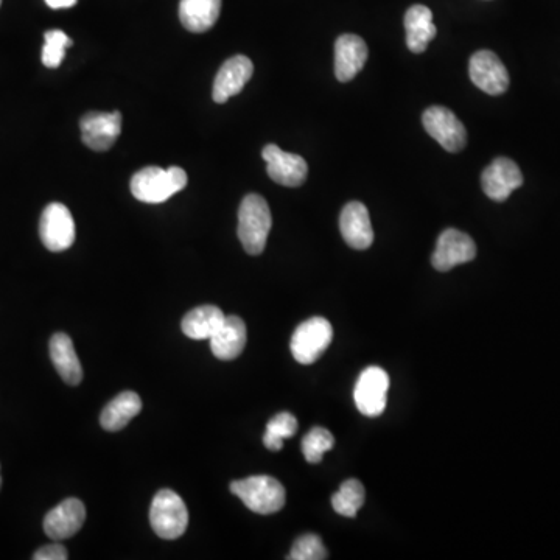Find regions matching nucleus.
<instances>
[{
    "label": "nucleus",
    "mask_w": 560,
    "mask_h": 560,
    "mask_svg": "<svg viewBox=\"0 0 560 560\" xmlns=\"http://www.w3.org/2000/svg\"><path fill=\"white\" fill-rule=\"evenodd\" d=\"M271 226L273 217L265 198L256 193L245 196L238 209V238L248 254L259 256L265 251Z\"/></svg>",
    "instance_id": "nucleus-1"
},
{
    "label": "nucleus",
    "mask_w": 560,
    "mask_h": 560,
    "mask_svg": "<svg viewBox=\"0 0 560 560\" xmlns=\"http://www.w3.org/2000/svg\"><path fill=\"white\" fill-rule=\"evenodd\" d=\"M189 178L181 167H145L131 179V193L142 203L159 204L187 186Z\"/></svg>",
    "instance_id": "nucleus-2"
},
{
    "label": "nucleus",
    "mask_w": 560,
    "mask_h": 560,
    "mask_svg": "<svg viewBox=\"0 0 560 560\" xmlns=\"http://www.w3.org/2000/svg\"><path fill=\"white\" fill-rule=\"evenodd\" d=\"M231 492L245 503L246 508L260 515H270L284 508L287 501L285 487L273 476H249L234 481Z\"/></svg>",
    "instance_id": "nucleus-3"
},
{
    "label": "nucleus",
    "mask_w": 560,
    "mask_h": 560,
    "mask_svg": "<svg viewBox=\"0 0 560 560\" xmlns=\"http://www.w3.org/2000/svg\"><path fill=\"white\" fill-rule=\"evenodd\" d=\"M150 523L153 531L161 539H179L189 525V511H187L186 503L173 490H159L151 503Z\"/></svg>",
    "instance_id": "nucleus-4"
},
{
    "label": "nucleus",
    "mask_w": 560,
    "mask_h": 560,
    "mask_svg": "<svg viewBox=\"0 0 560 560\" xmlns=\"http://www.w3.org/2000/svg\"><path fill=\"white\" fill-rule=\"evenodd\" d=\"M332 338V324L326 318L315 316L307 319L294 330L290 343L291 354L298 363L308 366L326 352Z\"/></svg>",
    "instance_id": "nucleus-5"
},
{
    "label": "nucleus",
    "mask_w": 560,
    "mask_h": 560,
    "mask_svg": "<svg viewBox=\"0 0 560 560\" xmlns=\"http://www.w3.org/2000/svg\"><path fill=\"white\" fill-rule=\"evenodd\" d=\"M75 221L64 204L52 203L44 209L39 221V237L49 251L61 252L75 242Z\"/></svg>",
    "instance_id": "nucleus-6"
},
{
    "label": "nucleus",
    "mask_w": 560,
    "mask_h": 560,
    "mask_svg": "<svg viewBox=\"0 0 560 560\" xmlns=\"http://www.w3.org/2000/svg\"><path fill=\"white\" fill-rule=\"evenodd\" d=\"M389 375L385 369L369 366L358 377L354 399L364 416L377 417L385 411L388 402Z\"/></svg>",
    "instance_id": "nucleus-7"
},
{
    "label": "nucleus",
    "mask_w": 560,
    "mask_h": 560,
    "mask_svg": "<svg viewBox=\"0 0 560 560\" xmlns=\"http://www.w3.org/2000/svg\"><path fill=\"white\" fill-rule=\"evenodd\" d=\"M427 133L438 140L444 150L458 153L467 144V131L461 120L444 106H430L422 116Z\"/></svg>",
    "instance_id": "nucleus-8"
},
{
    "label": "nucleus",
    "mask_w": 560,
    "mask_h": 560,
    "mask_svg": "<svg viewBox=\"0 0 560 560\" xmlns=\"http://www.w3.org/2000/svg\"><path fill=\"white\" fill-rule=\"evenodd\" d=\"M81 140L94 151H108L122 133L120 112H88L80 122Z\"/></svg>",
    "instance_id": "nucleus-9"
},
{
    "label": "nucleus",
    "mask_w": 560,
    "mask_h": 560,
    "mask_svg": "<svg viewBox=\"0 0 560 560\" xmlns=\"http://www.w3.org/2000/svg\"><path fill=\"white\" fill-rule=\"evenodd\" d=\"M470 80L476 88L489 95H501L508 91L509 74L500 58L490 50L473 53L469 64Z\"/></svg>",
    "instance_id": "nucleus-10"
},
{
    "label": "nucleus",
    "mask_w": 560,
    "mask_h": 560,
    "mask_svg": "<svg viewBox=\"0 0 560 560\" xmlns=\"http://www.w3.org/2000/svg\"><path fill=\"white\" fill-rule=\"evenodd\" d=\"M266 172L274 182L285 187H299L308 175V165L299 154L287 153L277 145H266L262 151Z\"/></svg>",
    "instance_id": "nucleus-11"
},
{
    "label": "nucleus",
    "mask_w": 560,
    "mask_h": 560,
    "mask_svg": "<svg viewBox=\"0 0 560 560\" xmlns=\"http://www.w3.org/2000/svg\"><path fill=\"white\" fill-rule=\"evenodd\" d=\"M476 257V245L470 235L458 229H445L439 235L438 245L431 263L438 271H450L462 263L472 262Z\"/></svg>",
    "instance_id": "nucleus-12"
},
{
    "label": "nucleus",
    "mask_w": 560,
    "mask_h": 560,
    "mask_svg": "<svg viewBox=\"0 0 560 560\" xmlns=\"http://www.w3.org/2000/svg\"><path fill=\"white\" fill-rule=\"evenodd\" d=\"M481 186L490 200L503 203L514 190L523 186V175L511 159L497 158L481 175Z\"/></svg>",
    "instance_id": "nucleus-13"
},
{
    "label": "nucleus",
    "mask_w": 560,
    "mask_h": 560,
    "mask_svg": "<svg viewBox=\"0 0 560 560\" xmlns=\"http://www.w3.org/2000/svg\"><path fill=\"white\" fill-rule=\"evenodd\" d=\"M86 522V508L78 498H67L44 518V532L55 542L74 537Z\"/></svg>",
    "instance_id": "nucleus-14"
},
{
    "label": "nucleus",
    "mask_w": 560,
    "mask_h": 560,
    "mask_svg": "<svg viewBox=\"0 0 560 560\" xmlns=\"http://www.w3.org/2000/svg\"><path fill=\"white\" fill-rule=\"evenodd\" d=\"M252 74H254V66L248 56L235 55L229 58L215 77L214 91H212L214 102L226 103L229 98L240 94L245 84L251 80Z\"/></svg>",
    "instance_id": "nucleus-15"
},
{
    "label": "nucleus",
    "mask_w": 560,
    "mask_h": 560,
    "mask_svg": "<svg viewBox=\"0 0 560 560\" xmlns=\"http://www.w3.org/2000/svg\"><path fill=\"white\" fill-rule=\"evenodd\" d=\"M341 235L350 248L368 249L374 242V229L369 218L368 207L360 201H350L344 206L340 217Z\"/></svg>",
    "instance_id": "nucleus-16"
},
{
    "label": "nucleus",
    "mask_w": 560,
    "mask_h": 560,
    "mask_svg": "<svg viewBox=\"0 0 560 560\" xmlns=\"http://www.w3.org/2000/svg\"><path fill=\"white\" fill-rule=\"evenodd\" d=\"M368 46L357 35H341L335 41V75L341 83L354 80L368 61Z\"/></svg>",
    "instance_id": "nucleus-17"
},
{
    "label": "nucleus",
    "mask_w": 560,
    "mask_h": 560,
    "mask_svg": "<svg viewBox=\"0 0 560 560\" xmlns=\"http://www.w3.org/2000/svg\"><path fill=\"white\" fill-rule=\"evenodd\" d=\"M248 332L245 322L238 316H226L223 326L210 338V349L218 360H235L245 350Z\"/></svg>",
    "instance_id": "nucleus-18"
},
{
    "label": "nucleus",
    "mask_w": 560,
    "mask_h": 560,
    "mask_svg": "<svg viewBox=\"0 0 560 560\" xmlns=\"http://www.w3.org/2000/svg\"><path fill=\"white\" fill-rule=\"evenodd\" d=\"M405 32L408 49L413 53H424L438 33L430 8L425 5H413L406 11Z\"/></svg>",
    "instance_id": "nucleus-19"
},
{
    "label": "nucleus",
    "mask_w": 560,
    "mask_h": 560,
    "mask_svg": "<svg viewBox=\"0 0 560 560\" xmlns=\"http://www.w3.org/2000/svg\"><path fill=\"white\" fill-rule=\"evenodd\" d=\"M49 349L50 358L64 382L77 386L83 380V369L70 336L63 332L55 333L50 340Z\"/></svg>",
    "instance_id": "nucleus-20"
},
{
    "label": "nucleus",
    "mask_w": 560,
    "mask_h": 560,
    "mask_svg": "<svg viewBox=\"0 0 560 560\" xmlns=\"http://www.w3.org/2000/svg\"><path fill=\"white\" fill-rule=\"evenodd\" d=\"M221 0H181L179 19L192 33H204L220 18Z\"/></svg>",
    "instance_id": "nucleus-21"
},
{
    "label": "nucleus",
    "mask_w": 560,
    "mask_h": 560,
    "mask_svg": "<svg viewBox=\"0 0 560 560\" xmlns=\"http://www.w3.org/2000/svg\"><path fill=\"white\" fill-rule=\"evenodd\" d=\"M226 315L215 305L193 308L182 319V332L192 340H210L223 326Z\"/></svg>",
    "instance_id": "nucleus-22"
},
{
    "label": "nucleus",
    "mask_w": 560,
    "mask_h": 560,
    "mask_svg": "<svg viewBox=\"0 0 560 560\" xmlns=\"http://www.w3.org/2000/svg\"><path fill=\"white\" fill-rule=\"evenodd\" d=\"M140 411H142V400L136 392L123 391L105 406L100 416V424L106 431L123 430Z\"/></svg>",
    "instance_id": "nucleus-23"
},
{
    "label": "nucleus",
    "mask_w": 560,
    "mask_h": 560,
    "mask_svg": "<svg viewBox=\"0 0 560 560\" xmlns=\"http://www.w3.org/2000/svg\"><path fill=\"white\" fill-rule=\"evenodd\" d=\"M298 431V419L291 413H279L266 425L263 444L271 452H279L284 447L285 439L291 438Z\"/></svg>",
    "instance_id": "nucleus-24"
},
{
    "label": "nucleus",
    "mask_w": 560,
    "mask_h": 560,
    "mask_svg": "<svg viewBox=\"0 0 560 560\" xmlns=\"http://www.w3.org/2000/svg\"><path fill=\"white\" fill-rule=\"evenodd\" d=\"M363 504L364 487L358 480L344 481L340 490L332 497L333 509L343 517H355Z\"/></svg>",
    "instance_id": "nucleus-25"
},
{
    "label": "nucleus",
    "mask_w": 560,
    "mask_h": 560,
    "mask_svg": "<svg viewBox=\"0 0 560 560\" xmlns=\"http://www.w3.org/2000/svg\"><path fill=\"white\" fill-rule=\"evenodd\" d=\"M335 438L326 428L316 427L308 431L307 436L302 439V453L310 464H318L324 455L332 450Z\"/></svg>",
    "instance_id": "nucleus-26"
},
{
    "label": "nucleus",
    "mask_w": 560,
    "mask_h": 560,
    "mask_svg": "<svg viewBox=\"0 0 560 560\" xmlns=\"http://www.w3.org/2000/svg\"><path fill=\"white\" fill-rule=\"evenodd\" d=\"M46 42L42 47V63L50 69H56L63 63L67 47L72 46L69 36L61 30H49L44 35Z\"/></svg>",
    "instance_id": "nucleus-27"
},
{
    "label": "nucleus",
    "mask_w": 560,
    "mask_h": 560,
    "mask_svg": "<svg viewBox=\"0 0 560 560\" xmlns=\"http://www.w3.org/2000/svg\"><path fill=\"white\" fill-rule=\"evenodd\" d=\"M329 557L326 546L322 543L321 537L315 534H305L294 542L291 548L290 560H324Z\"/></svg>",
    "instance_id": "nucleus-28"
},
{
    "label": "nucleus",
    "mask_w": 560,
    "mask_h": 560,
    "mask_svg": "<svg viewBox=\"0 0 560 560\" xmlns=\"http://www.w3.org/2000/svg\"><path fill=\"white\" fill-rule=\"evenodd\" d=\"M67 550L61 543H50V545L42 546L33 554L35 560H66Z\"/></svg>",
    "instance_id": "nucleus-29"
},
{
    "label": "nucleus",
    "mask_w": 560,
    "mask_h": 560,
    "mask_svg": "<svg viewBox=\"0 0 560 560\" xmlns=\"http://www.w3.org/2000/svg\"><path fill=\"white\" fill-rule=\"evenodd\" d=\"M78 0H46V4L49 5L52 10H63V8L75 7Z\"/></svg>",
    "instance_id": "nucleus-30"
},
{
    "label": "nucleus",
    "mask_w": 560,
    "mask_h": 560,
    "mask_svg": "<svg viewBox=\"0 0 560 560\" xmlns=\"http://www.w3.org/2000/svg\"><path fill=\"white\" fill-rule=\"evenodd\" d=\"M0 487H2V476H0Z\"/></svg>",
    "instance_id": "nucleus-31"
},
{
    "label": "nucleus",
    "mask_w": 560,
    "mask_h": 560,
    "mask_svg": "<svg viewBox=\"0 0 560 560\" xmlns=\"http://www.w3.org/2000/svg\"><path fill=\"white\" fill-rule=\"evenodd\" d=\"M0 5H2V0H0Z\"/></svg>",
    "instance_id": "nucleus-32"
}]
</instances>
